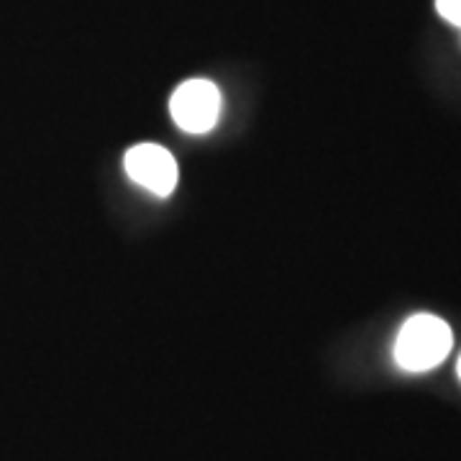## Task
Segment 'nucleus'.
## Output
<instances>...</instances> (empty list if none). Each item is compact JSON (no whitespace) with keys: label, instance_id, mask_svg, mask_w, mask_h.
<instances>
[{"label":"nucleus","instance_id":"1","mask_svg":"<svg viewBox=\"0 0 461 461\" xmlns=\"http://www.w3.org/2000/svg\"><path fill=\"white\" fill-rule=\"evenodd\" d=\"M451 351V329L436 315H412L400 329L395 362L408 372H429L444 362Z\"/></svg>","mask_w":461,"mask_h":461},{"label":"nucleus","instance_id":"2","mask_svg":"<svg viewBox=\"0 0 461 461\" xmlns=\"http://www.w3.org/2000/svg\"><path fill=\"white\" fill-rule=\"evenodd\" d=\"M169 113L185 133H208L221 113V93L211 80H187L169 100Z\"/></svg>","mask_w":461,"mask_h":461},{"label":"nucleus","instance_id":"3","mask_svg":"<svg viewBox=\"0 0 461 461\" xmlns=\"http://www.w3.org/2000/svg\"><path fill=\"white\" fill-rule=\"evenodd\" d=\"M126 172L136 185L147 187L149 193L167 198L177 187V162L165 147L139 144L126 151Z\"/></svg>","mask_w":461,"mask_h":461},{"label":"nucleus","instance_id":"4","mask_svg":"<svg viewBox=\"0 0 461 461\" xmlns=\"http://www.w3.org/2000/svg\"><path fill=\"white\" fill-rule=\"evenodd\" d=\"M436 8H438V14L448 23H454V26L461 29V0H436Z\"/></svg>","mask_w":461,"mask_h":461},{"label":"nucleus","instance_id":"5","mask_svg":"<svg viewBox=\"0 0 461 461\" xmlns=\"http://www.w3.org/2000/svg\"><path fill=\"white\" fill-rule=\"evenodd\" d=\"M459 377H461V359H459Z\"/></svg>","mask_w":461,"mask_h":461}]
</instances>
